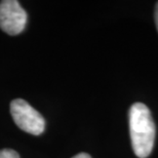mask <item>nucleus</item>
I'll use <instances>...</instances> for the list:
<instances>
[{
    "instance_id": "1",
    "label": "nucleus",
    "mask_w": 158,
    "mask_h": 158,
    "mask_svg": "<svg viewBox=\"0 0 158 158\" xmlns=\"http://www.w3.org/2000/svg\"><path fill=\"white\" fill-rule=\"evenodd\" d=\"M131 146L139 158H147L154 147L155 123L149 108L143 103L134 104L128 113Z\"/></svg>"
},
{
    "instance_id": "2",
    "label": "nucleus",
    "mask_w": 158,
    "mask_h": 158,
    "mask_svg": "<svg viewBox=\"0 0 158 158\" xmlns=\"http://www.w3.org/2000/svg\"><path fill=\"white\" fill-rule=\"evenodd\" d=\"M10 113L15 123L28 134L39 135L44 131L45 121L42 115L22 99L10 103Z\"/></svg>"
},
{
    "instance_id": "3",
    "label": "nucleus",
    "mask_w": 158,
    "mask_h": 158,
    "mask_svg": "<svg viewBox=\"0 0 158 158\" xmlns=\"http://www.w3.org/2000/svg\"><path fill=\"white\" fill-rule=\"evenodd\" d=\"M27 14L17 0L0 2V28L9 35H18L25 29Z\"/></svg>"
},
{
    "instance_id": "4",
    "label": "nucleus",
    "mask_w": 158,
    "mask_h": 158,
    "mask_svg": "<svg viewBox=\"0 0 158 158\" xmlns=\"http://www.w3.org/2000/svg\"><path fill=\"white\" fill-rule=\"evenodd\" d=\"M0 158H20V155L15 150L3 149L0 150Z\"/></svg>"
},
{
    "instance_id": "5",
    "label": "nucleus",
    "mask_w": 158,
    "mask_h": 158,
    "mask_svg": "<svg viewBox=\"0 0 158 158\" xmlns=\"http://www.w3.org/2000/svg\"><path fill=\"white\" fill-rule=\"evenodd\" d=\"M154 18H155V24H156V28L158 31V2L156 3L155 6V12H154Z\"/></svg>"
},
{
    "instance_id": "6",
    "label": "nucleus",
    "mask_w": 158,
    "mask_h": 158,
    "mask_svg": "<svg viewBox=\"0 0 158 158\" xmlns=\"http://www.w3.org/2000/svg\"><path fill=\"white\" fill-rule=\"evenodd\" d=\"M72 158H91V157H90L89 154H87V153H79Z\"/></svg>"
}]
</instances>
